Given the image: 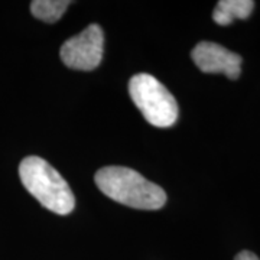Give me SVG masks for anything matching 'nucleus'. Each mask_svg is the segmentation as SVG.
Wrapping results in <instances>:
<instances>
[{"mask_svg":"<svg viewBox=\"0 0 260 260\" xmlns=\"http://www.w3.org/2000/svg\"><path fill=\"white\" fill-rule=\"evenodd\" d=\"M19 177L23 186L49 211L61 215L70 214L75 198L61 174L39 156H28L19 165Z\"/></svg>","mask_w":260,"mask_h":260,"instance_id":"f03ea898","label":"nucleus"},{"mask_svg":"<svg viewBox=\"0 0 260 260\" xmlns=\"http://www.w3.org/2000/svg\"><path fill=\"white\" fill-rule=\"evenodd\" d=\"M234 260H259V257L254 254V253H251V251H240L237 256H236V259Z\"/></svg>","mask_w":260,"mask_h":260,"instance_id":"6e6552de","label":"nucleus"},{"mask_svg":"<svg viewBox=\"0 0 260 260\" xmlns=\"http://www.w3.org/2000/svg\"><path fill=\"white\" fill-rule=\"evenodd\" d=\"M70 5L71 2L68 0H34L30 3V12L39 20L55 23L56 20L61 19Z\"/></svg>","mask_w":260,"mask_h":260,"instance_id":"0eeeda50","label":"nucleus"},{"mask_svg":"<svg viewBox=\"0 0 260 260\" xmlns=\"http://www.w3.org/2000/svg\"><path fill=\"white\" fill-rule=\"evenodd\" d=\"M129 94L143 117L156 127H169L178 119L175 97L150 74H136L130 78Z\"/></svg>","mask_w":260,"mask_h":260,"instance_id":"7ed1b4c3","label":"nucleus"},{"mask_svg":"<svg viewBox=\"0 0 260 260\" xmlns=\"http://www.w3.org/2000/svg\"><path fill=\"white\" fill-rule=\"evenodd\" d=\"M95 185L116 203L138 210H159L167 203L165 191L124 167H104L95 172Z\"/></svg>","mask_w":260,"mask_h":260,"instance_id":"f257e3e1","label":"nucleus"},{"mask_svg":"<svg viewBox=\"0 0 260 260\" xmlns=\"http://www.w3.org/2000/svg\"><path fill=\"white\" fill-rule=\"evenodd\" d=\"M104 34L102 26L90 25L78 35L65 41L59 49V56L68 68L80 71H91L103 59Z\"/></svg>","mask_w":260,"mask_h":260,"instance_id":"20e7f679","label":"nucleus"},{"mask_svg":"<svg viewBox=\"0 0 260 260\" xmlns=\"http://www.w3.org/2000/svg\"><path fill=\"white\" fill-rule=\"evenodd\" d=\"M254 9L251 0H221L213 12V19L217 25L227 26L236 19H247Z\"/></svg>","mask_w":260,"mask_h":260,"instance_id":"423d86ee","label":"nucleus"},{"mask_svg":"<svg viewBox=\"0 0 260 260\" xmlns=\"http://www.w3.org/2000/svg\"><path fill=\"white\" fill-rule=\"evenodd\" d=\"M191 58L205 74H224L230 80H237L242 73V56L215 42H200L192 49Z\"/></svg>","mask_w":260,"mask_h":260,"instance_id":"39448f33","label":"nucleus"}]
</instances>
